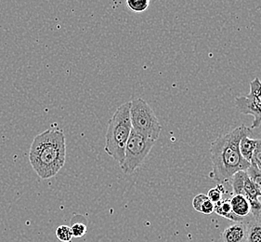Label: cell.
I'll use <instances>...</instances> for the list:
<instances>
[{
  "label": "cell",
  "mask_w": 261,
  "mask_h": 242,
  "mask_svg": "<svg viewBox=\"0 0 261 242\" xmlns=\"http://www.w3.org/2000/svg\"><path fill=\"white\" fill-rule=\"evenodd\" d=\"M252 161L255 162L256 167L261 171V139L256 140V149H255Z\"/></svg>",
  "instance_id": "18"
},
{
  "label": "cell",
  "mask_w": 261,
  "mask_h": 242,
  "mask_svg": "<svg viewBox=\"0 0 261 242\" xmlns=\"http://www.w3.org/2000/svg\"><path fill=\"white\" fill-rule=\"evenodd\" d=\"M247 239V221L233 223L221 234V242H246Z\"/></svg>",
  "instance_id": "7"
},
{
  "label": "cell",
  "mask_w": 261,
  "mask_h": 242,
  "mask_svg": "<svg viewBox=\"0 0 261 242\" xmlns=\"http://www.w3.org/2000/svg\"><path fill=\"white\" fill-rule=\"evenodd\" d=\"M131 131L130 102H127L121 105L111 117L105 136V152L119 165L123 162Z\"/></svg>",
  "instance_id": "3"
},
{
  "label": "cell",
  "mask_w": 261,
  "mask_h": 242,
  "mask_svg": "<svg viewBox=\"0 0 261 242\" xmlns=\"http://www.w3.org/2000/svg\"><path fill=\"white\" fill-rule=\"evenodd\" d=\"M255 220H256V221H259L261 222V213L258 215V217L256 218V219H255Z\"/></svg>",
  "instance_id": "19"
},
{
  "label": "cell",
  "mask_w": 261,
  "mask_h": 242,
  "mask_svg": "<svg viewBox=\"0 0 261 242\" xmlns=\"http://www.w3.org/2000/svg\"><path fill=\"white\" fill-rule=\"evenodd\" d=\"M56 237L60 241L72 242L73 240V235L71 231V227L68 226H60L56 229Z\"/></svg>",
  "instance_id": "15"
},
{
  "label": "cell",
  "mask_w": 261,
  "mask_h": 242,
  "mask_svg": "<svg viewBox=\"0 0 261 242\" xmlns=\"http://www.w3.org/2000/svg\"><path fill=\"white\" fill-rule=\"evenodd\" d=\"M214 212L220 216L229 219L233 223H240V222H244L246 220V219H242L240 217L235 215L234 213L232 212L230 199H225V200H220V202L216 203Z\"/></svg>",
  "instance_id": "9"
},
{
  "label": "cell",
  "mask_w": 261,
  "mask_h": 242,
  "mask_svg": "<svg viewBox=\"0 0 261 242\" xmlns=\"http://www.w3.org/2000/svg\"><path fill=\"white\" fill-rule=\"evenodd\" d=\"M246 174L250 178L252 183L256 186V189L258 190L261 197V171L256 167L255 162H251L249 168H247Z\"/></svg>",
  "instance_id": "13"
},
{
  "label": "cell",
  "mask_w": 261,
  "mask_h": 242,
  "mask_svg": "<svg viewBox=\"0 0 261 242\" xmlns=\"http://www.w3.org/2000/svg\"><path fill=\"white\" fill-rule=\"evenodd\" d=\"M247 242H261V222L254 218L247 221Z\"/></svg>",
  "instance_id": "12"
},
{
  "label": "cell",
  "mask_w": 261,
  "mask_h": 242,
  "mask_svg": "<svg viewBox=\"0 0 261 242\" xmlns=\"http://www.w3.org/2000/svg\"><path fill=\"white\" fill-rule=\"evenodd\" d=\"M29 160L32 168L41 179L54 177L66 160V142L63 131L53 128L35 137Z\"/></svg>",
  "instance_id": "2"
},
{
  "label": "cell",
  "mask_w": 261,
  "mask_h": 242,
  "mask_svg": "<svg viewBox=\"0 0 261 242\" xmlns=\"http://www.w3.org/2000/svg\"><path fill=\"white\" fill-rule=\"evenodd\" d=\"M193 209L205 215H209L214 212L215 204L209 200L207 196L199 194L193 200Z\"/></svg>",
  "instance_id": "10"
},
{
  "label": "cell",
  "mask_w": 261,
  "mask_h": 242,
  "mask_svg": "<svg viewBox=\"0 0 261 242\" xmlns=\"http://www.w3.org/2000/svg\"><path fill=\"white\" fill-rule=\"evenodd\" d=\"M231 210L235 215L242 219H246L251 213L250 205L246 197L242 195H233L230 199Z\"/></svg>",
  "instance_id": "8"
},
{
  "label": "cell",
  "mask_w": 261,
  "mask_h": 242,
  "mask_svg": "<svg viewBox=\"0 0 261 242\" xmlns=\"http://www.w3.org/2000/svg\"><path fill=\"white\" fill-rule=\"evenodd\" d=\"M150 5L149 0H127L126 6L130 11L134 12H143L146 11Z\"/></svg>",
  "instance_id": "14"
},
{
  "label": "cell",
  "mask_w": 261,
  "mask_h": 242,
  "mask_svg": "<svg viewBox=\"0 0 261 242\" xmlns=\"http://www.w3.org/2000/svg\"><path fill=\"white\" fill-rule=\"evenodd\" d=\"M87 230H88L87 226L81 222H76L71 227L72 235H73V237H75V238H81L83 236H85L86 233H87Z\"/></svg>",
  "instance_id": "17"
},
{
  "label": "cell",
  "mask_w": 261,
  "mask_h": 242,
  "mask_svg": "<svg viewBox=\"0 0 261 242\" xmlns=\"http://www.w3.org/2000/svg\"><path fill=\"white\" fill-rule=\"evenodd\" d=\"M256 139H252L249 137V135L243 137L241 139L240 143H239L241 155H242L243 158L249 163L252 162L254 152H255V149H256Z\"/></svg>",
  "instance_id": "11"
},
{
  "label": "cell",
  "mask_w": 261,
  "mask_h": 242,
  "mask_svg": "<svg viewBox=\"0 0 261 242\" xmlns=\"http://www.w3.org/2000/svg\"><path fill=\"white\" fill-rule=\"evenodd\" d=\"M155 141L148 139L141 134L131 131L130 135L126 142L125 156L120 168L125 174H133L144 162Z\"/></svg>",
  "instance_id": "5"
},
{
  "label": "cell",
  "mask_w": 261,
  "mask_h": 242,
  "mask_svg": "<svg viewBox=\"0 0 261 242\" xmlns=\"http://www.w3.org/2000/svg\"><path fill=\"white\" fill-rule=\"evenodd\" d=\"M132 130L142 136L156 142L162 132V126L146 101L137 98L130 102Z\"/></svg>",
  "instance_id": "4"
},
{
  "label": "cell",
  "mask_w": 261,
  "mask_h": 242,
  "mask_svg": "<svg viewBox=\"0 0 261 242\" xmlns=\"http://www.w3.org/2000/svg\"><path fill=\"white\" fill-rule=\"evenodd\" d=\"M251 91L247 96L236 98V105L243 114L252 115L255 117L252 128H257L261 124V82L256 79L251 82Z\"/></svg>",
  "instance_id": "6"
},
{
  "label": "cell",
  "mask_w": 261,
  "mask_h": 242,
  "mask_svg": "<svg viewBox=\"0 0 261 242\" xmlns=\"http://www.w3.org/2000/svg\"><path fill=\"white\" fill-rule=\"evenodd\" d=\"M251 130L241 125L231 132L218 137L210 147L212 172L210 177L220 184L230 182L238 172H246L250 164L241 155L239 143L243 137L250 135Z\"/></svg>",
  "instance_id": "1"
},
{
  "label": "cell",
  "mask_w": 261,
  "mask_h": 242,
  "mask_svg": "<svg viewBox=\"0 0 261 242\" xmlns=\"http://www.w3.org/2000/svg\"><path fill=\"white\" fill-rule=\"evenodd\" d=\"M225 193V188L223 184H219L217 185L214 188L210 189L207 193V198L209 200H211L214 204L220 202V200H223V195Z\"/></svg>",
  "instance_id": "16"
}]
</instances>
